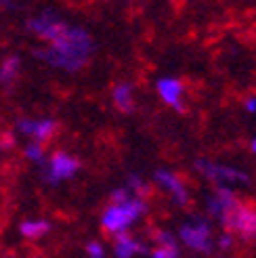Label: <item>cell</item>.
<instances>
[{"label":"cell","mask_w":256,"mask_h":258,"mask_svg":"<svg viewBox=\"0 0 256 258\" xmlns=\"http://www.w3.org/2000/svg\"><path fill=\"white\" fill-rule=\"evenodd\" d=\"M28 30L48 42V48L40 53V59H44L53 68L68 72L82 70L93 53V40L88 32L78 25L66 23L50 13L32 17L28 21Z\"/></svg>","instance_id":"6da1fadb"},{"label":"cell","mask_w":256,"mask_h":258,"mask_svg":"<svg viewBox=\"0 0 256 258\" xmlns=\"http://www.w3.org/2000/svg\"><path fill=\"white\" fill-rule=\"evenodd\" d=\"M145 212V204L141 198H128L122 204H111L109 208L101 216V225H103L109 233L118 235V233H126V229L131 227L137 218Z\"/></svg>","instance_id":"7a4b0ae2"},{"label":"cell","mask_w":256,"mask_h":258,"mask_svg":"<svg viewBox=\"0 0 256 258\" xmlns=\"http://www.w3.org/2000/svg\"><path fill=\"white\" fill-rule=\"evenodd\" d=\"M78 170H80V162L76 160L74 156H70V153L59 151L48 160L44 178H46V183H50V185H59L61 180L72 178Z\"/></svg>","instance_id":"3957f363"},{"label":"cell","mask_w":256,"mask_h":258,"mask_svg":"<svg viewBox=\"0 0 256 258\" xmlns=\"http://www.w3.org/2000/svg\"><path fill=\"white\" fill-rule=\"evenodd\" d=\"M178 235H181L183 243L189 246L191 250L196 252H210L212 250V233H210V227L206 223H187L185 227H181L178 231Z\"/></svg>","instance_id":"277c9868"},{"label":"cell","mask_w":256,"mask_h":258,"mask_svg":"<svg viewBox=\"0 0 256 258\" xmlns=\"http://www.w3.org/2000/svg\"><path fill=\"white\" fill-rule=\"evenodd\" d=\"M198 168L202 170L204 176L212 178L216 185H223L227 187V183H248V176L237 170V168H231V166H223V164H214V162H198Z\"/></svg>","instance_id":"5b68a950"},{"label":"cell","mask_w":256,"mask_h":258,"mask_svg":"<svg viewBox=\"0 0 256 258\" xmlns=\"http://www.w3.org/2000/svg\"><path fill=\"white\" fill-rule=\"evenodd\" d=\"M17 131L25 137H30L32 141L42 143V141H46L55 135L57 124H55V120H19Z\"/></svg>","instance_id":"8992f818"},{"label":"cell","mask_w":256,"mask_h":258,"mask_svg":"<svg viewBox=\"0 0 256 258\" xmlns=\"http://www.w3.org/2000/svg\"><path fill=\"white\" fill-rule=\"evenodd\" d=\"M158 95L162 97V101L166 105H170L172 109H178L181 111L183 105H181V97H183V82L172 78V76H166V78H160L158 84Z\"/></svg>","instance_id":"52a82bcc"},{"label":"cell","mask_w":256,"mask_h":258,"mask_svg":"<svg viewBox=\"0 0 256 258\" xmlns=\"http://www.w3.org/2000/svg\"><path fill=\"white\" fill-rule=\"evenodd\" d=\"M156 180H158V183H160L166 191L170 193L176 204L185 206V204L189 202V193H187V189H185V185H183V180L178 178L176 174H172V172H168V170H158V172H156Z\"/></svg>","instance_id":"ba28073f"},{"label":"cell","mask_w":256,"mask_h":258,"mask_svg":"<svg viewBox=\"0 0 256 258\" xmlns=\"http://www.w3.org/2000/svg\"><path fill=\"white\" fill-rule=\"evenodd\" d=\"M111 97H113V105H116L120 111H124V113L133 111V107H135V99H133V88H131V84H126V82L116 84V88H113Z\"/></svg>","instance_id":"9c48e42d"},{"label":"cell","mask_w":256,"mask_h":258,"mask_svg":"<svg viewBox=\"0 0 256 258\" xmlns=\"http://www.w3.org/2000/svg\"><path fill=\"white\" fill-rule=\"evenodd\" d=\"M48 231H50V223L42 221V218H38V221H25L19 227V233L28 239H40L42 235L48 233Z\"/></svg>","instance_id":"30bf717a"},{"label":"cell","mask_w":256,"mask_h":258,"mask_svg":"<svg viewBox=\"0 0 256 258\" xmlns=\"http://www.w3.org/2000/svg\"><path fill=\"white\" fill-rule=\"evenodd\" d=\"M19 68H21V59L19 57H7L0 63V84L5 86H11L15 82L17 74H19Z\"/></svg>","instance_id":"8fae6325"},{"label":"cell","mask_w":256,"mask_h":258,"mask_svg":"<svg viewBox=\"0 0 256 258\" xmlns=\"http://www.w3.org/2000/svg\"><path fill=\"white\" fill-rule=\"evenodd\" d=\"M137 252H143V246L128 237V233H118L116 235V256L118 258H133Z\"/></svg>","instance_id":"7c38bea8"},{"label":"cell","mask_w":256,"mask_h":258,"mask_svg":"<svg viewBox=\"0 0 256 258\" xmlns=\"http://www.w3.org/2000/svg\"><path fill=\"white\" fill-rule=\"evenodd\" d=\"M160 248H156L151 252V258H176L178 256V248L172 239V235L168 233H160Z\"/></svg>","instance_id":"4fadbf2b"},{"label":"cell","mask_w":256,"mask_h":258,"mask_svg":"<svg viewBox=\"0 0 256 258\" xmlns=\"http://www.w3.org/2000/svg\"><path fill=\"white\" fill-rule=\"evenodd\" d=\"M42 145L38 143V141H32V143L25 147V156H28L30 160H36V162H40L42 160Z\"/></svg>","instance_id":"5bb4252c"},{"label":"cell","mask_w":256,"mask_h":258,"mask_svg":"<svg viewBox=\"0 0 256 258\" xmlns=\"http://www.w3.org/2000/svg\"><path fill=\"white\" fill-rule=\"evenodd\" d=\"M128 187H131V189L137 193V198H141V196H145V193H147L145 183H143V180H141L139 176H131V178H128Z\"/></svg>","instance_id":"9a60e30c"},{"label":"cell","mask_w":256,"mask_h":258,"mask_svg":"<svg viewBox=\"0 0 256 258\" xmlns=\"http://www.w3.org/2000/svg\"><path fill=\"white\" fill-rule=\"evenodd\" d=\"M86 254L91 256V258H103V246L97 243V241L86 243Z\"/></svg>","instance_id":"2e32d148"},{"label":"cell","mask_w":256,"mask_h":258,"mask_svg":"<svg viewBox=\"0 0 256 258\" xmlns=\"http://www.w3.org/2000/svg\"><path fill=\"white\" fill-rule=\"evenodd\" d=\"M13 145H15V137H13V133H5L3 137H0V147L3 149H11Z\"/></svg>","instance_id":"e0dca14e"},{"label":"cell","mask_w":256,"mask_h":258,"mask_svg":"<svg viewBox=\"0 0 256 258\" xmlns=\"http://www.w3.org/2000/svg\"><path fill=\"white\" fill-rule=\"evenodd\" d=\"M246 111L248 113H256V97H250L246 101Z\"/></svg>","instance_id":"ac0fdd59"},{"label":"cell","mask_w":256,"mask_h":258,"mask_svg":"<svg viewBox=\"0 0 256 258\" xmlns=\"http://www.w3.org/2000/svg\"><path fill=\"white\" fill-rule=\"evenodd\" d=\"M219 246H221V248H229V246H231V235H229V233L223 235V237L219 239Z\"/></svg>","instance_id":"d6986e66"},{"label":"cell","mask_w":256,"mask_h":258,"mask_svg":"<svg viewBox=\"0 0 256 258\" xmlns=\"http://www.w3.org/2000/svg\"><path fill=\"white\" fill-rule=\"evenodd\" d=\"M252 151H254V153H256V139H254V141H252Z\"/></svg>","instance_id":"ffe728a7"}]
</instances>
